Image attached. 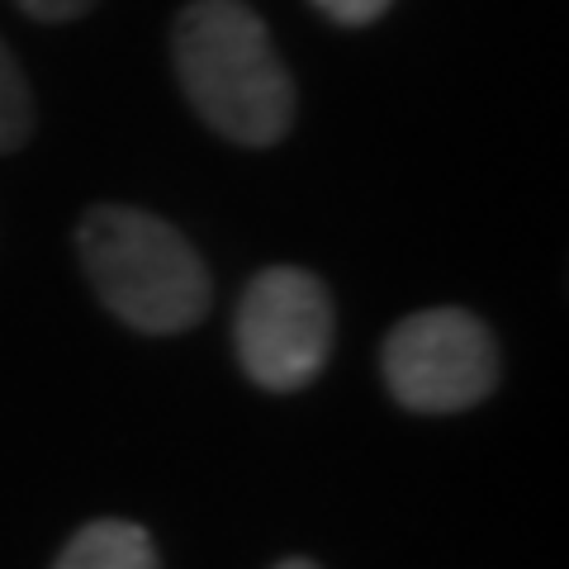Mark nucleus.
Instances as JSON below:
<instances>
[{"label":"nucleus","mask_w":569,"mask_h":569,"mask_svg":"<svg viewBox=\"0 0 569 569\" xmlns=\"http://www.w3.org/2000/svg\"><path fill=\"white\" fill-rule=\"evenodd\" d=\"M29 133H33V100L24 71L10 58V48L0 43V152H14Z\"/></svg>","instance_id":"6"},{"label":"nucleus","mask_w":569,"mask_h":569,"mask_svg":"<svg viewBox=\"0 0 569 569\" xmlns=\"http://www.w3.org/2000/svg\"><path fill=\"white\" fill-rule=\"evenodd\" d=\"M385 385L413 413H460L493 395L498 347L466 309H422L385 337Z\"/></svg>","instance_id":"4"},{"label":"nucleus","mask_w":569,"mask_h":569,"mask_svg":"<svg viewBox=\"0 0 569 569\" xmlns=\"http://www.w3.org/2000/svg\"><path fill=\"white\" fill-rule=\"evenodd\" d=\"M313 6L337 24H370L389 10V0H313Z\"/></svg>","instance_id":"7"},{"label":"nucleus","mask_w":569,"mask_h":569,"mask_svg":"<svg viewBox=\"0 0 569 569\" xmlns=\"http://www.w3.org/2000/svg\"><path fill=\"white\" fill-rule=\"evenodd\" d=\"M52 569H162V565H157L152 537L138 522L104 518L81 527Z\"/></svg>","instance_id":"5"},{"label":"nucleus","mask_w":569,"mask_h":569,"mask_svg":"<svg viewBox=\"0 0 569 569\" xmlns=\"http://www.w3.org/2000/svg\"><path fill=\"white\" fill-rule=\"evenodd\" d=\"M176 71L190 104L223 138L271 148L295 123V86L261 14L242 0H194L176 20Z\"/></svg>","instance_id":"1"},{"label":"nucleus","mask_w":569,"mask_h":569,"mask_svg":"<svg viewBox=\"0 0 569 569\" xmlns=\"http://www.w3.org/2000/svg\"><path fill=\"white\" fill-rule=\"evenodd\" d=\"M20 10H29L33 20H77L96 6V0H14Z\"/></svg>","instance_id":"8"},{"label":"nucleus","mask_w":569,"mask_h":569,"mask_svg":"<svg viewBox=\"0 0 569 569\" xmlns=\"http://www.w3.org/2000/svg\"><path fill=\"white\" fill-rule=\"evenodd\" d=\"M276 569H318V565L313 560H280Z\"/></svg>","instance_id":"9"},{"label":"nucleus","mask_w":569,"mask_h":569,"mask_svg":"<svg viewBox=\"0 0 569 569\" xmlns=\"http://www.w3.org/2000/svg\"><path fill=\"white\" fill-rule=\"evenodd\" d=\"M233 342L247 380L271 395L313 385L332 356V299L323 280L299 266L261 271L238 305Z\"/></svg>","instance_id":"3"},{"label":"nucleus","mask_w":569,"mask_h":569,"mask_svg":"<svg viewBox=\"0 0 569 569\" xmlns=\"http://www.w3.org/2000/svg\"><path fill=\"white\" fill-rule=\"evenodd\" d=\"M81 261L100 299L138 332H186L209 309L204 261L157 213L91 209L81 219Z\"/></svg>","instance_id":"2"}]
</instances>
